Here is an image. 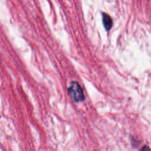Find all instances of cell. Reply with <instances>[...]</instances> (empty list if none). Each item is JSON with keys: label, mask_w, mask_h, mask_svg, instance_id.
I'll list each match as a JSON object with an SVG mask.
<instances>
[{"label": "cell", "mask_w": 151, "mask_h": 151, "mask_svg": "<svg viewBox=\"0 0 151 151\" xmlns=\"http://www.w3.org/2000/svg\"><path fill=\"white\" fill-rule=\"evenodd\" d=\"M140 151H151V149L147 146H144L140 150Z\"/></svg>", "instance_id": "3957f363"}, {"label": "cell", "mask_w": 151, "mask_h": 151, "mask_svg": "<svg viewBox=\"0 0 151 151\" xmlns=\"http://www.w3.org/2000/svg\"><path fill=\"white\" fill-rule=\"evenodd\" d=\"M69 96L76 102L82 101L84 97L83 91L80 84L77 82H72L68 88Z\"/></svg>", "instance_id": "6da1fadb"}, {"label": "cell", "mask_w": 151, "mask_h": 151, "mask_svg": "<svg viewBox=\"0 0 151 151\" xmlns=\"http://www.w3.org/2000/svg\"><path fill=\"white\" fill-rule=\"evenodd\" d=\"M102 20H103V25L106 30V31L110 30L113 26V21L111 17L106 13H103Z\"/></svg>", "instance_id": "7a4b0ae2"}]
</instances>
